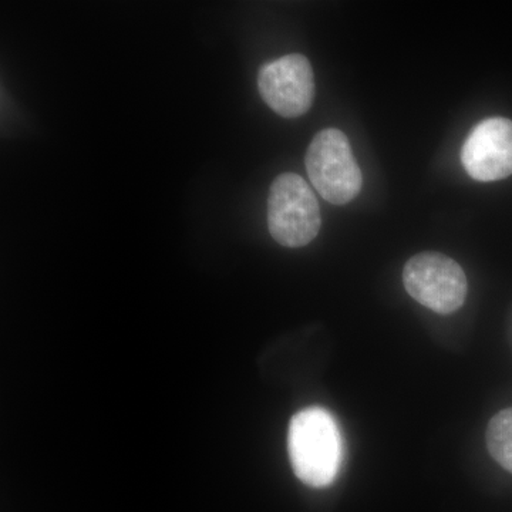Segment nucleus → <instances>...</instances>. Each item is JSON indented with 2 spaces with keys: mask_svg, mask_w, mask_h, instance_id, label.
I'll return each mask as SVG.
<instances>
[{
  "mask_svg": "<svg viewBox=\"0 0 512 512\" xmlns=\"http://www.w3.org/2000/svg\"><path fill=\"white\" fill-rule=\"evenodd\" d=\"M305 164L313 187L330 204H348L362 190V171L348 137L338 128L316 134L306 151Z\"/></svg>",
  "mask_w": 512,
  "mask_h": 512,
  "instance_id": "7ed1b4c3",
  "label": "nucleus"
},
{
  "mask_svg": "<svg viewBox=\"0 0 512 512\" xmlns=\"http://www.w3.org/2000/svg\"><path fill=\"white\" fill-rule=\"evenodd\" d=\"M403 284L414 301L441 315L456 312L467 296V278L454 259L440 252H421L407 261Z\"/></svg>",
  "mask_w": 512,
  "mask_h": 512,
  "instance_id": "20e7f679",
  "label": "nucleus"
},
{
  "mask_svg": "<svg viewBox=\"0 0 512 512\" xmlns=\"http://www.w3.org/2000/svg\"><path fill=\"white\" fill-rule=\"evenodd\" d=\"M322 225L319 202L301 177L285 173L275 178L268 197V228L286 248H301L318 237Z\"/></svg>",
  "mask_w": 512,
  "mask_h": 512,
  "instance_id": "f03ea898",
  "label": "nucleus"
},
{
  "mask_svg": "<svg viewBox=\"0 0 512 512\" xmlns=\"http://www.w3.org/2000/svg\"><path fill=\"white\" fill-rule=\"evenodd\" d=\"M289 457L296 477L309 487H328L338 477L343 443L338 423L328 410L309 407L292 417Z\"/></svg>",
  "mask_w": 512,
  "mask_h": 512,
  "instance_id": "f257e3e1",
  "label": "nucleus"
},
{
  "mask_svg": "<svg viewBox=\"0 0 512 512\" xmlns=\"http://www.w3.org/2000/svg\"><path fill=\"white\" fill-rule=\"evenodd\" d=\"M461 161L474 180L490 183L512 174V121L493 117L471 131L461 150Z\"/></svg>",
  "mask_w": 512,
  "mask_h": 512,
  "instance_id": "423d86ee",
  "label": "nucleus"
},
{
  "mask_svg": "<svg viewBox=\"0 0 512 512\" xmlns=\"http://www.w3.org/2000/svg\"><path fill=\"white\" fill-rule=\"evenodd\" d=\"M487 447L491 457L512 474V407L491 419L487 429Z\"/></svg>",
  "mask_w": 512,
  "mask_h": 512,
  "instance_id": "0eeeda50",
  "label": "nucleus"
},
{
  "mask_svg": "<svg viewBox=\"0 0 512 512\" xmlns=\"http://www.w3.org/2000/svg\"><path fill=\"white\" fill-rule=\"evenodd\" d=\"M258 90L279 116L296 119L308 113L315 97V76L308 57L292 53L261 67Z\"/></svg>",
  "mask_w": 512,
  "mask_h": 512,
  "instance_id": "39448f33",
  "label": "nucleus"
}]
</instances>
